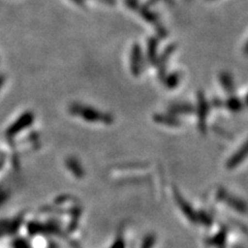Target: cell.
I'll return each mask as SVG.
<instances>
[{"instance_id":"1","label":"cell","mask_w":248,"mask_h":248,"mask_svg":"<svg viewBox=\"0 0 248 248\" xmlns=\"http://www.w3.org/2000/svg\"><path fill=\"white\" fill-rule=\"evenodd\" d=\"M216 197L219 201L224 202L227 205H229L232 209H235L238 212L246 213L248 211V207L245 202L242 201L241 199L231 195L226 188H218V190L216 192Z\"/></svg>"},{"instance_id":"11","label":"cell","mask_w":248,"mask_h":248,"mask_svg":"<svg viewBox=\"0 0 248 248\" xmlns=\"http://www.w3.org/2000/svg\"><path fill=\"white\" fill-rule=\"evenodd\" d=\"M197 221L202 222L203 224H205V226H211L212 223L211 217L204 211H200L199 213H197Z\"/></svg>"},{"instance_id":"8","label":"cell","mask_w":248,"mask_h":248,"mask_svg":"<svg viewBox=\"0 0 248 248\" xmlns=\"http://www.w3.org/2000/svg\"><path fill=\"white\" fill-rule=\"evenodd\" d=\"M219 82L220 85L222 86V88L226 90L227 93L229 94L232 95L235 92V83H234V79L230 73L228 72H221L219 74Z\"/></svg>"},{"instance_id":"6","label":"cell","mask_w":248,"mask_h":248,"mask_svg":"<svg viewBox=\"0 0 248 248\" xmlns=\"http://www.w3.org/2000/svg\"><path fill=\"white\" fill-rule=\"evenodd\" d=\"M174 51V46H170L168 50H166V52L162 54L160 57H158L157 59V69H158V77L160 81L162 82L165 80V78L167 77V65H168V61H169V57L170 56V54L173 53Z\"/></svg>"},{"instance_id":"3","label":"cell","mask_w":248,"mask_h":248,"mask_svg":"<svg viewBox=\"0 0 248 248\" xmlns=\"http://www.w3.org/2000/svg\"><path fill=\"white\" fill-rule=\"evenodd\" d=\"M247 156H248V140H246V142L229 158V160L227 161V169L234 170L241 164V162H243L247 158Z\"/></svg>"},{"instance_id":"5","label":"cell","mask_w":248,"mask_h":248,"mask_svg":"<svg viewBox=\"0 0 248 248\" xmlns=\"http://www.w3.org/2000/svg\"><path fill=\"white\" fill-rule=\"evenodd\" d=\"M170 114L178 116V115H189L195 113L196 108L188 103H175L170 105L168 108Z\"/></svg>"},{"instance_id":"7","label":"cell","mask_w":248,"mask_h":248,"mask_svg":"<svg viewBox=\"0 0 248 248\" xmlns=\"http://www.w3.org/2000/svg\"><path fill=\"white\" fill-rule=\"evenodd\" d=\"M154 120L162 125L172 126V127H178L181 125L180 119L175 115L172 114H156L154 115Z\"/></svg>"},{"instance_id":"12","label":"cell","mask_w":248,"mask_h":248,"mask_svg":"<svg viewBox=\"0 0 248 248\" xmlns=\"http://www.w3.org/2000/svg\"><path fill=\"white\" fill-rule=\"evenodd\" d=\"M148 60L150 61L151 64H156L157 63V52H156V46H155V43L152 44V46H150V48L148 50Z\"/></svg>"},{"instance_id":"14","label":"cell","mask_w":248,"mask_h":248,"mask_svg":"<svg viewBox=\"0 0 248 248\" xmlns=\"http://www.w3.org/2000/svg\"><path fill=\"white\" fill-rule=\"evenodd\" d=\"M243 103H244V105H245L246 107H248V93H247V95H246V97H245Z\"/></svg>"},{"instance_id":"4","label":"cell","mask_w":248,"mask_h":248,"mask_svg":"<svg viewBox=\"0 0 248 248\" xmlns=\"http://www.w3.org/2000/svg\"><path fill=\"white\" fill-rule=\"evenodd\" d=\"M174 196H175V199H176L178 206L180 207V209L182 210V212L185 214V216L187 217L188 219H190L191 221L197 222V213H196V211L193 210L192 207L188 204V202L181 196V193L179 192V190H178L177 188H174Z\"/></svg>"},{"instance_id":"2","label":"cell","mask_w":248,"mask_h":248,"mask_svg":"<svg viewBox=\"0 0 248 248\" xmlns=\"http://www.w3.org/2000/svg\"><path fill=\"white\" fill-rule=\"evenodd\" d=\"M209 110H210V104L208 103V100L205 97V94L202 91L198 93V120H199V128L202 133L205 134L207 129V118Z\"/></svg>"},{"instance_id":"9","label":"cell","mask_w":248,"mask_h":248,"mask_svg":"<svg viewBox=\"0 0 248 248\" xmlns=\"http://www.w3.org/2000/svg\"><path fill=\"white\" fill-rule=\"evenodd\" d=\"M224 107L232 113H239L243 110L244 103L237 96L232 95L224 102Z\"/></svg>"},{"instance_id":"10","label":"cell","mask_w":248,"mask_h":248,"mask_svg":"<svg viewBox=\"0 0 248 248\" xmlns=\"http://www.w3.org/2000/svg\"><path fill=\"white\" fill-rule=\"evenodd\" d=\"M180 80H181V76L178 73H173V74L167 75L165 80L162 82H164V84L169 89H174L178 86V85H179Z\"/></svg>"},{"instance_id":"13","label":"cell","mask_w":248,"mask_h":248,"mask_svg":"<svg viewBox=\"0 0 248 248\" xmlns=\"http://www.w3.org/2000/svg\"><path fill=\"white\" fill-rule=\"evenodd\" d=\"M211 106L215 107V108H223L224 107V102H223V100H221L220 98L216 97V98H213Z\"/></svg>"}]
</instances>
